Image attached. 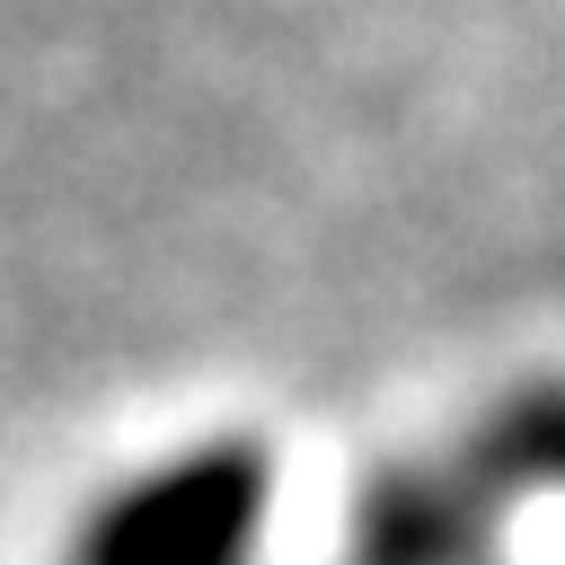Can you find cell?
Returning a JSON list of instances; mask_svg holds the SVG:
<instances>
[{
	"mask_svg": "<svg viewBox=\"0 0 565 565\" xmlns=\"http://www.w3.org/2000/svg\"><path fill=\"white\" fill-rule=\"evenodd\" d=\"M265 512V459L247 441H203L159 477H132L71 547V565H238Z\"/></svg>",
	"mask_w": 565,
	"mask_h": 565,
	"instance_id": "cell-1",
	"label": "cell"
},
{
	"mask_svg": "<svg viewBox=\"0 0 565 565\" xmlns=\"http://www.w3.org/2000/svg\"><path fill=\"white\" fill-rule=\"evenodd\" d=\"M494 494L477 477L388 468L353 494V565H477Z\"/></svg>",
	"mask_w": 565,
	"mask_h": 565,
	"instance_id": "cell-2",
	"label": "cell"
},
{
	"mask_svg": "<svg viewBox=\"0 0 565 565\" xmlns=\"http://www.w3.org/2000/svg\"><path fill=\"white\" fill-rule=\"evenodd\" d=\"M468 477L503 503V494H539V486H565V388H530L512 397L477 450H468Z\"/></svg>",
	"mask_w": 565,
	"mask_h": 565,
	"instance_id": "cell-3",
	"label": "cell"
}]
</instances>
